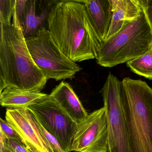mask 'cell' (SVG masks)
Masks as SVG:
<instances>
[{"instance_id":"obj_22","label":"cell","mask_w":152,"mask_h":152,"mask_svg":"<svg viewBox=\"0 0 152 152\" xmlns=\"http://www.w3.org/2000/svg\"><path fill=\"white\" fill-rule=\"evenodd\" d=\"M0 152H14L7 144L0 145Z\"/></svg>"},{"instance_id":"obj_19","label":"cell","mask_w":152,"mask_h":152,"mask_svg":"<svg viewBox=\"0 0 152 152\" xmlns=\"http://www.w3.org/2000/svg\"><path fill=\"white\" fill-rule=\"evenodd\" d=\"M139 2L152 31V0H139Z\"/></svg>"},{"instance_id":"obj_2","label":"cell","mask_w":152,"mask_h":152,"mask_svg":"<svg viewBox=\"0 0 152 152\" xmlns=\"http://www.w3.org/2000/svg\"><path fill=\"white\" fill-rule=\"evenodd\" d=\"M0 75L7 87L38 92L48 80L30 54L15 5L12 24H1Z\"/></svg>"},{"instance_id":"obj_5","label":"cell","mask_w":152,"mask_h":152,"mask_svg":"<svg viewBox=\"0 0 152 152\" xmlns=\"http://www.w3.org/2000/svg\"><path fill=\"white\" fill-rule=\"evenodd\" d=\"M26 40L34 63L48 80H72L82 70L61 51L49 31L43 26L36 35Z\"/></svg>"},{"instance_id":"obj_20","label":"cell","mask_w":152,"mask_h":152,"mask_svg":"<svg viewBox=\"0 0 152 152\" xmlns=\"http://www.w3.org/2000/svg\"><path fill=\"white\" fill-rule=\"evenodd\" d=\"M27 0H15V9L18 19L22 24L26 12V6Z\"/></svg>"},{"instance_id":"obj_23","label":"cell","mask_w":152,"mask_h":152,"mask_svg":"<svg viewBox=\"0 0 152 152\" xmlns=\"http://www.w3.org/2000/svg\"><path fill=\"white\" fill-rule=\"evenodd\" d=\"M7 87V83L1 75H0V93Z\"/></svg>"},{"instance_id":"obj_1","label":"cell","mask_w":152,"mask_h":152,"mask_svg":"<svg viewBox=\"0 0 152 152\" xmlns=\"http://www.w3.org/2000/svg\"><path fill=\"white\" fill-rule=\"evenodd\" d=\"M47 22L53 39L68 58L75 63L96 58L102 41L80 1H56Z\"/></svg>"},{"instance_id":"obj_10","label":"cell","mask_w":152,"mask_h":152,"mask_svg":"<svg viewBox=\"0 0 152 152\" xmlns=\"http://www.w3.org/2000/svg\"><path fill=\"white\" fill-rule=\"evenodd\" d=\"M49 97L77 124L88 114L71 85L67 83H60Z\"/></svg>"},{"instance_id":"obj_11","label":"cell","mask_w":152,"mask_h":152,"mask_svg":"<svg viewBox=\"0 0 152 152\" xmlns=\"http://www.w3.org/2000/svg\"><path fill=\"white\" fill-rule=\"evenodd\" d=\"M109 1L112 5L113 16L104 41L108 40L118 33L125 26L138 18L143 12L139 0Z\"/></svg>"},{"instance_id":"obj_16","label":"cell","mask_w":152,"mask_h":152,"mask_svg":"<svg viewBox=\"0 0 152 152\" xmlns=\"http://www.w3.org/2000/svg\"><path fill=\"white\" fill-rule=\"evenodd\" d=\"M15 0H0V22L4 25H10L14 14Z\"/></svg>"},{"instance_id":"obj_8","label":"cell","mask_w":152,"mask_h":152,"mask_svg":"<svg viewBox=\"0 0 152 152\" xmlns=\"http://www.w3.org/2000/svg\"><path fill=\"white\" fill-rule=\"evenodd\" d=\"M108 152V129L104 107L78 124L71 152Z\"/></svg>"},{"instance_id":"obj_17","label":"cell","mask_w":152,"mask_h":152,"mask_svg":"<svg viewBox=\"0 0 152 152\" xmlns=\"http://www.w3.org/2000/svg\"><path fill=\"white\" fill-rule=\"evenodd\" d=\"M37 123L40 131L53 152H66L56 138L46 130L37 121Z\"/></svg>"},{"instance_id":"obj_4","label":"cell","mask_w":152,"mask_h":152,"mask_svg":"<svg viewBox=\"0 0 152 152\" xmlns=\"http://www.w3.org/2000/svg\"><path fill=\"white\" fill-rule=\"evenodd\" d=\"M152 44V30L143 11L111 39L102 42L97 63L109 68L128 63L145 54Z\"/></svg>"},{"instance_id":"obj_24","label":"cell","mask_w":152,"mask_h":152,"mask_svg":"<svg viewBox=\"0 0 152 152\" xmlns=\"http://www.w3.org/2000/svg\"><path fill=\"white\" fill-rule=\"evenodd\" d=\"M8 139L6 137L4 133L1 131L0 130V145L7 144Z\"/></svg>"},{"instance_id":"obj_6","label":"cell","mask_w":152,"mask_h":152,"mask_svg":"<svg viewBox=\"0 0 152 152\" xmlns=\"http://www.w3.org/2000/svg\"><path fill=\"white\" fill-rule=\"evenodd\" d=\"M121 82L113 75L109 74L101 90L106 113L108 152H130L120 99Z\"/></svg>"},{"instance_id":"obj_14","label":"cell","mask_w":152,"mask_h":152,"mask_svg":"<svg viewBox=\"0 0 152 152\" xmlns=\"http://www.w3.org/2000/svg\"><path fill=\"white\" fill-rule=\"evenodd\" d=\"M37 1L27 0L24 18L21 24L25 38L33 37L38 33L42 27L43 23L48 19L50 9L55 4L50 3L38 14L37 11Z\"/></svg>"},{"instance_id":"obj_18","label":"cell","mask_w":152,"mask_h":152,"mask_svg":"<svg viewBox=\"0 0 152 152\" xmlns=\"http://www.w3.org/2000/svg\"><path fill=\"white\" fill-rule=\"evenodd\" d=\"M0 130L4 133L8 139L15 140L23 144V140L18 133L7 122L6 120H3L2 118L0 119Z\"/></svg>"},{"instance_id":"obj_3","label":"cell","mask_w":152,"mask_h":152,"mask_svg":"<svg viewBox=\"0 0 152 152\" xmlns=\"http://www.w3.org/2000/svg\"><path fill=\"white\" fill-rule=\"evenodd\" d=\"M120 99L130 152H152V88L126 77L121 82Z\"/></svg>"},{"instance_id":"obj_12","label":"cell","mask_w":152,"mask_h":152,"mask_svg":"<svg viewBox=\"0 0 152 152\" xmlns=\"http://www.w3.org/2000/svg\"><path fill=\"white\" fill-rule=\"evenodd\" d=\"M86 7L90 21L101 41L105 40L113 16L109 0L80 1Z\"/></svg>"},{"instance_id":"obj_15","label":"cell","mask_w":152,"mask_h":152,"mask_svg":"<svg viewBox=\"0 0 152 152\" xmlns=\"http://www.w3.org/2000/svg\"><path fill=\"white\" fill-rule=\"evenodd\" d=\"M134 73L152 80V44L148 50L142 56L126 63Z\"/></svg>"},{"instance_id":"obj_13","label":"cell","mask_w":152,"mask_h":152,"mask_svg":"<svg viewBox=\"0 0 152 152\" xmlns=\"http://www.w3.org/2000/svg\"><path fill=\"white\" fill-rule=\"evenodd\" d=\"M48 96L38 91L7 87L0 93V103L1 106L7 108L27 107L45 100Z\"/></svg>"},{"instance_id":"obj_21","label":"cell","mask_w":152,"mask_h":152,"mask_svg":"<svg viewBox=\"0 0 152 152\" xmlns=\"http://www.w3.org/2000/svg\"><path fill=\"white\" fill-rule=\"evenodd\" d=\"M7 144L14 152H31L24 144L15 140L9 139L7 141Z\"/></svg>"},{"instance_id":"obj_9","label":"cell","mask_w":152,"mask_h":152,"mask_svg":"<svg viewBox=\"0 0 152 152\" xmlns=\"http://www.w3.org/2000/svg\"><path fill=\"white\" fill-rule=\"evenodd\" d=\"M5 120L18 133L31 152H53L44 138L32 113L27 107L7 108Z\"/></svg>"},{"instance_id":"obj_7","label":"cell","mask_w":152,"mask_h":152,"mask_svg":"<svg viewBox=\"0 0 152 152\" xmlns=\"http://www.w3.org/2000/svg\"><path fill=\"white\" fill-rule=\"evenodd\" d=\"M27 108L36 121L55 136L66 152H71L77 124L48 97Z\"/></svg>"}]
</instances>
